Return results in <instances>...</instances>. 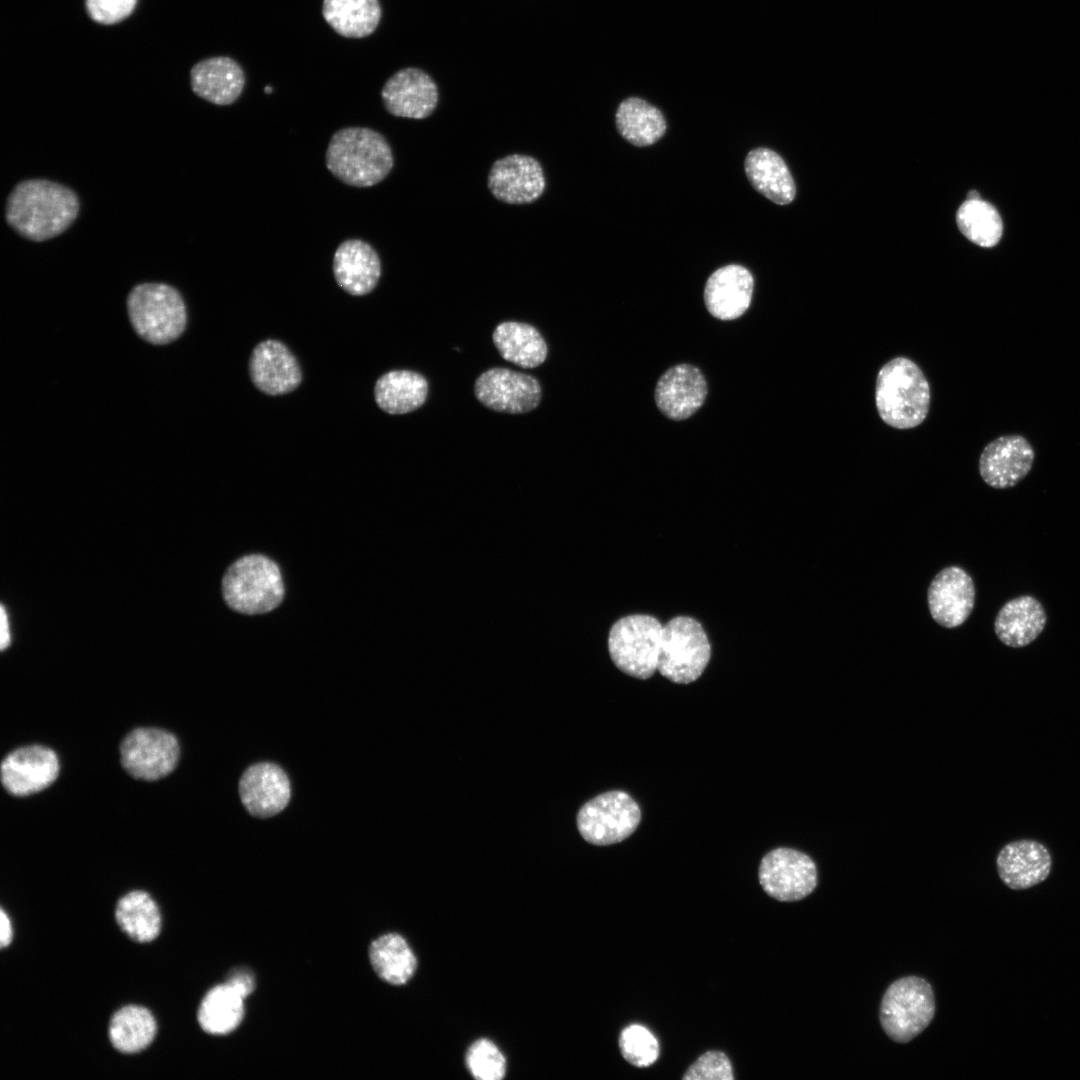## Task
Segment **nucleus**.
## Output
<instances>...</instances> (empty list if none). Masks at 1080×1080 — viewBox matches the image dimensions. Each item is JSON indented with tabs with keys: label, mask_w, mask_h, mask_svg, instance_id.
Listing matches in <instances>:
<instances>
[{
	"label": "nucleus",
	"mask_w": 1080,
	"mask_h": 1080,
	"mask_svg": "<svg viewBox=\"0 0 1080 1080\" xmlns=\"http://www.w3.org/2000/svg\"><path fill=\"white\" fill-rule=\"evenodd\" d=\"M79 209V198L71 188L47 179H27L8 195L5 219L22 237L41 242L65 232Z\"/></svg>",
	"instance_id": "nucleus-1"
},
{
	"label": "nucleus",
	"mask_w": 1080,
	"mask_h": 1080,
	"mask_svg": "<svg viewBox=\"0 0 1080 1080\" xmlns=\"http://www.w3.org/2000/svg\"><path fill=\"white\" fill-rule=\"evenodd\" d=\"M325 163L344 184L363 188L383 181L394 166V157L381 133L367 127H346L332 135Z\"/></svg>",
	"instance_id": "nucleus-2"
},
{
	"label": "nucleus",
	"mask_w": 1080,
	"mask_h": 1080,
	"mask_svg": "<svg viewBox=\"0 0 1080 1080\" xmlns=\"http://www.w3.org/2000/svg\"><path fill=\"white\" fill-rule=\"evenodd\" d=\"M930 386L920 367L903 356L886 362L875 383V404L881 420L899 430L912 429L926 419Z\"/></svg>",
	"instance_id": "nucleus-3"
},
{
	"label": "nucleus",
	"mask_w": 1080,
	"mask_h": 1080,
	"mask_svg": "<svg viewBox=\"0 0 1080 1080\" xmlns=\"http://www.w3.org/2000/svg\"><path fill=\"white\" fill-rule=\"evenodd\" d=\"M127 311L137 335L154 345L175 341L186 328L184 299L176 288L165 283L134 286L127 297Z\"/></svg>",
	"instance_id": "nucleus-4"
},
{
	"label": "nucleus",
	"mask_w": 1080,
	"mask_h": 1080,
	"mask_svg": "<svg viewBox=\"0 0 1080 1080\" xmlns=\"http://www.w3.org/2000/svg\"><path fill=\"white\" fill-rule=\"evenodd\" d=\"M226 604L239 613L263 614L276 608L284 597V584L277 564L261 554L235 561L222 580Z\"/></svg>",
	"instance_id": "nucleus-5"
},
{
	"label": "nucleus",
	"mask_w": 1080,
	"mask_h": 1080,
	"mask_svg": "<svg viewBox=\"0 0 1080 1080\" xmlns=\"http://www.w3.org/2000/svg\"><path fill=\"white\" fill-rule=\"evenodd\" d=\"M935 1015V997L923 978L907 976L893 982L880 1004L879 1019L886 1035L907 1043L923 1032Z\"/></svg>",
	"instance_id": "nucleus-6"
},
{
	"label": "nucleus",
	"mask_w": 1080,
	"mask_h": 1080,
	"mask_svg": "<svg viewBox=\"0 0 1080 1080\" xmlns=\"http://www.w3.org/2000/svg\"><path fill=\"white\" fill-rule=\"evenodd\" d=\"M711 646L701 624L688 616H677L662 630L657 670L668 680L688 684L704 672Z\"/></svg>",
	"instance_id": "nucleus-7"
},
{
	"label": "nucleus",
	"mask_w": 1080,
	"mask_h": 1080,
	"mask_svg": "<svg viewBox=\"0 0 1080 1080\" xmlns=\"http://www.w3.org/2000/svg\"><path fill=\"white\" fill-rule=\"evenodd\" d=\"M662 624L653 616L628 615L610 629L608 648L612 661L622 672L647 679L657 670Z\"/></svg>",
	"instance_id": "nucleus-8"
},
{
	"label": "nucleus",
	"mask_w": 1080,
	"mask_h": 1080,
	"mask_svg": "<svg viewBox=\"0 0 1080 1080\" xmlns=\"http://www.w3.org/2000/svg\"><path fill=\"white\" fill-rule=\"evenodd\" d=\"M641 810L626 792L602 793L585 803L578 812L581 836L594 845H611L629 837L638 827Z\"/></svg>",
	"instance_id": "nucleus-9"
},
{
	"label": "nucleus",
	"mask_w": 1080,
	"mask_h": 1080,
	"mask_svg": "<svg viewBox=\"0 0 1080 1080\" xmlns=\"http://www.w3.org/2000/svg\"><path fill=\"white\" fill-rule=\"evenodd\" d=\"M817 879L813 859L793 848H775L760 862L759 882L778 901L793 902L807 897L816 888Z\"/></svg>",
	"instance_id": "nucleus-10"
},
{
	"label": "nucleus",
	"mask_w": 1080,
	"mask_h": 1080,
	"mask_svg": "<svg viewBox=\"0 0 1080 1080\" xmlns=\"http://www.w3.org/2000/svg\"><path fill=\"white\" fill-rule=\"evenodd\" d=\"M180 754L177 739L156 728H137L120 745L121 764L134 778L153 781L173 771Z\"/></svg>",
	"instance_id": "nucleus-11"
},
{
	"label": "nucleus",
	"mask_w": 1080,
	"mask_h": 1080,
	"mask_svg": "<svg viewBox=\"0 0 1080 1080\" xmlns=\"http://www.w3.org/2000/svg\"><path fill=\"white\" fill-rule=\"evenodd\" d=\"M477 400L496 412L523 414L541 402L542 389L536 378L507 368H491L475 381Z\"/></svg>",
	"instance_id": "nucleus-12"
},
{
	"label": "nucleus",
	"mask_w": 1080,
	"mask_h": 1080,
	"mask_svg": "<svg viewBox=\"0 0 1080 1080\" xmlns=\"http://www.w3.org/2000/svg\"><path fill=\"white\" fill-rule=\"evenodd\" d=\"M487 183L497 200L515 205L535 202L546 188L541 163L525 154H510L496 160L490 168Z\"/></svg>",
	"instance_id": "nucleus-13"
},
{
	"label": "nucleus",
	"mask_w": 1080,
	"mask_h": 1080,
	"mask_svg": "<svg viewBox=\"0 0 1080 1080\" xmlns=\"http://www.w3.org/2000/svg\"><path fill=\"white\" fill-rule=\"evenodd\" d=\"M1034 459L1035 451L1024 436L1003 435L989 442L982 450L978 462L979 473L992 488H1010L1027 476Z\"/></svg>",
	"instance_id": "nucleus-14"
},
{
	"label": "nucleus",
	"mask_w": 1080,
	"mask_h": 1080,
	"mask_svg": "<svg viewBox=\"0 0 1080 1080\" xmlns=\"http://www.w3.org/2000/svg\"><path fill=\"white\" fill-rule=\"evenodd\" d=\"M976 590L972 577L959 566L940 570L927 591L929 612L934 621L945 628L962 625L975 605Z\"/></svg>",
	"instance_id": "nucleus-15"
},
{
	"label": "nucleus",
	"mask_w": 1080,
	"mask_h": 1080,
	"mask_svg": "<svg viewBox=\"0 0 1080 1080\" xmlns=\"http://www.w3.org/2000/svg\"><path fill=\"white\" fill-rule=\"evenodd\" d=\"M59 773L57 755L51 749L33 745L8 754L1 764V781L15 796H28L51 785Z\"/></svg>",
	"instance_id": "nucleus-16"
},
{
	"label": "nucleus",
	"mask_w": 1080,
	"mask_h": 1080,
	"mask_svg": "<svg viewBox=\"0 0 1080 1080\" xmlns=\"http://www.w3.org/2000/svg\"><path fill=\"white\" fill-rule=\"evenodd\" d=\"M438 87L423 70L408 67L397 71L384 84L381 97L388 113L396 117L424 119L438 104Z\"/></svg>",
	"instance_id": "nucleus-17"
},
{
	"label": "nucleus",
	"mask_w": 1080,
	"mask_h": 1080,
	"mask_svg": "<svg viewBox=\"0 0 1080 1080\" xmlns=\"http://www.w3.org/2000/svg\"><path fill=\"white\" fill-rule=\"evenodd\" d=\"M254 386L264 394L277 396L294 391L301 384L300 365L282 342L267 339L258 343L249 359Z\"/></svg>",
	"instance_id": "nucleus-18"
},
{
	"label": "nucleus",
	"mask_w": 1080,
	"mask_h": 1080,
	"mask_svg": "<svg viewBox=\"0 0 1080 1080\" xmlns=\"http://www.w3.org/2000/svg\"><path fill=\"white\" fill-rule=\"evenodd\" d=\"M239 795L246 810L254 817L269 818L281 812L291 797L290 781L285 771L271 762L248 767L239 781Z\"/></svg>",
	"instance_id": "nucleus-19"
},
{
	"label": "nucleus",
	"mask_w": 1080,
	"mask_h": 1080,
	"mask_svg": "<svg viewBox=\"0 0 1080 1080\" xmlns=\"http://www.w3.org/2000/svg\"><path fill=\"white\" fill-rule=\"evenodd\" d=\"M707 383L701 371L690 364L668 369L658 380L655 402L667 418L680 421L692 416L704 403Z\"/></svg>",
	"instance_id": "nucleus-20"
},
{
	"label": "nucleus",
	"mask_w": 1080,
	"mask_h": 1080,
	"mask_svg": "<svg viewBox=\"0 0 1080 1080\" xmlns=\"http://www.w3.org/2000/svg\"><path fill=\"white\" fill-rule=\"evenodd\" d=\"M996 866L1002 882L1013 890H1024L1043 882L1050 874L1051 855L1042 843L1022 839L1006 844L998 853Z\"/></svg>",
	"instance_id": "nucleus-21"
},
{
	"label": "nucleus",
	"mask_w": 1080,
	"mask_h": 1080,
	"mask_svg": "<svg viewBox=\"0 0 1080 1080\" xmlns=\"http://www.w3.org/2000/svg\"><path fill=\"white\" fill-rule=\"evenodd\" d=\"M754 280L745 267L730 264L714 271L705 284L708 312L720 320H734L749 308Z\"/></svg>",
	"instance_id": "nucleus-22"
},
{
	"label": "nucleus",
	"mask_w": 1080,
	"mask_h": 1080,
	"mask_svg": "<svg viewBox=\"0 0 1080 1080\" xmlns=\"http://www.w3.org/2000/svg\"><path fill=\"white\" fill-rule=\"evenodd\" d=\"M333 275L337 284L353 296L374 290L381 276V260L375 249L360 239L343 241L333 257Z\"/></svg>",
	"instance_id": "nucleus-23"
},
{
	"label": "nucleus",
	"mask_w": 1080,
	"mask_h": 1080,
	"mask_svg": "<svg viewBox=\"0 0 1080 1080\" xmlns=\"http://www.w3.org/2000/svg\"><path fill=\"white\" fill-rule=\"evenodd\" d=\"M193 92L216 105H230L241 95L245 75L241 66L226 56L204 59L190 72Z\"/></svg>",
	"instance_id": "nucleus-24"
},
{
	"label": "nucleus",
	"mask_w": 1080,
	"mask_h": 1080,
	"mask_svg": "<svg viewBox=\"0 0 1080 1080\" xmlns=\"http://www.w3.org/2000/svg\"><path fill=\"white\" fill-rule=\"evenodd\" d=\"M1047 615L1043 605L1031 595L1006 602L998 611L994 631L1006 646L1021 648L1032 643L1044 630Z\"/></svg>",
	"instance_id": "nucleus-25"
},
{
	"label": "nucleus",
	"mask_w": 1080,
	"mask_h": 1080,
	"mask_svg": "<svg viewBox=\"0 0 1080 1080\" xmlns=\"http://www.w3.org/2000/svg\"><path fill=\"white\" fill-rule=\"evenodd\" d=\"M745 172L751 185L766 198L779 205L792 202L796 187L784 160L773 150L757 148L745 160Z\"/></svg>",
	"instance_id": "nucleus-26"
},
{
	"label": "nucleus",
	"mask_w": 1080,
	"mask_h": 1080,
	"mask_svg": "<svg viewBox=\"0 0 1080 1080\" xmlns=\"http://www.w3.org/2000/svg\"><path fill=\"white\" fill-rule=\"evenodd\" d=\"M425 377L411 370H392L378 378L374 397L381 410L388 414H406L420 408L427 398Z\"/></svg>",
	"instance_id": "nucleus-27"
},
{
	"label": "nucleus",
	"mask_w": 1080,
	"mask_h": 1080,
	"mask_svg": "<svg viewBox=\"0 0 1080 1080\" xmlns=\"http://www.w3.org/2000/svg\"><path fill=\"white\" fill-rule=\"evenodd\" d=\"M492 338L502 358L522 368H536L547 357L548 348L544 338L530 324L502 322L495 328Z\"/></svg>",
	"instance_id": "nucleus-28"
},
{
	"label": "nucleus",
	"mask_w": 1080,
	"mask_h": 1080,
	"mask_svg": "<svg viewBox=\"0 0 1080 1080\" xmlns=\"http://www.w3.org/2000/svg\"><path fill=\"white\" fill-rule=\"evenodd\" d=\"M615 123L620 135L638 147L654 144L666 131L661 111L638 97H629L619 104Z\"/></svg>",
	"instance_id": "nucleus-29"
},
{
	"label": "nucleus",
	"mask_w": 1080,
	"mask_h": 1080,
	"mask_svg": "<svg viewBox=\"0 0 1080 1080\" xmlns=\"http://www.w3.org/2000/svg\"><path fill=\"white\" fill-rule=\"evenodd\" d=\"M322 14L339 35L363 38L377 28L381 6L378 0H323Z\"/></svg>",
	"instance_id": "nucleus-30"
},
{
	"label": "nucleus",
	"mask_w": 1080,
	"mask_h": 1080,
	"mask_svg": "<svg viewBox=\"0 0 1080 1080\" xmlns=\"http://www.w3.org/2000/svg\"><path fill=\"white\" fill-rule=\"evenodd\" d=\"M369 958L377 975L393 985L408 982L417 967L416 957L406 940L394 933L373 941L369 948Z\"/></svg>",
	"instance_id": "nucleus-31"
},
{
	"label": "nucleus",
	"mask_w": 1080,
	"mask_h": 1080,
	"mask_svg": "<svg viewBox=\"0 0 1080 1080\" xmlns=\"http://www.w3.org/2000/svg\"><path fill=\"white\" fill-rule=\"evenodd\" d=\"M115 917L120 928L137 942H150L160 933L159 908L144 891H132L123 896L116 906Z\"/></svg>",
	"instance_id": "nucleus-32"
},
{
	"label": "nucleus",
	"mask_w": 1080,
	"mask_h": 1080,
	"mask_svg": "<svg viewBox=\"0 0 1080 1080\" xmlns=\"http://www.w3.org/2000/svg\"><path fill=\"white\" fill-rule=\"evenodd\" d=\"M156 1031V1021L146 1008L126 1006L112 1017L109 1038L114 1048L121 1053L134 1054L151 1044Z\"/></svg>",
	"instance_id": "nucleus-33"
},
{
	"label": "nucleus",
	"mask_w": 1080,
	"mask_h": 1080,
	"mask_svg": "<svg viewBox=\"0 0 1080 1080\" xmlns=\"http://www.w3.org/2000/svg\"><path fill=\"white\" fill-rule=\"evenodd\" d=\"M243 999L228 983L211 989L198 1011L201 1028L213 1035H224L235 1030L244 1015Z\"/></svg>",
	"instance_id": "nucleus-34"
},
{
	"label": "nucleus",
	"mask_w": 1080,
	"mask_h": 1080,
	"mask_svg": "<svg viewBox=\"0 0 1080 1080\" xmlns=\"http://www.w3.org/2000/svg\"><path fill=\"white\" fill-rule=\"evenodd\" d=\"M956 222L960 232L980 247L996 246L1003 234L1000 213L994 205L981 198L964 201L956 213Z\"/></svg>",
	"instance_id": "nucleus-35"
},
{
	"label": "nucleus",
	"mask_w": 1080,
	"mask_h": 1080,
	"mask_svg": "<svg viewBox=\"0 0 1080 1080\" xmlns=\"http://www.w3.org/2000/svg\"><path fill=\"white\" fill-rule=\"evenodd\" d=\"M623 1058L636 1067H647L659 1056L656 1037L644 1026L632 1024L623 1029L619 1037Z\"/></svg>",
	"instance_id": "nucleus-36"
},
{
	"label": "nucleus",
	"mask_w": 1080,
	"mask_h": 1080,
	"mask_svg": "<svg viewBox=\"0 0 1080 1080\" xmlns=\"http://www.w3.org/2000/svg\"><path fill=\"white\" fill-rule=\"evenodd\" d=\"M466 1066L478 1080H500L505 1076L506 1060L497 1046L489 1040L474 1042L466 1053Z\"/></svg>",
	"instance_id": "nucleus-37"
},
{
	"label": "nucleus",
	"mask_w": 1080,
	"mask_h": 1080,
	"mask_svg": "<svg viewBox=\"0 0 1080 1080\" xmlns=\"http://www.w3.org/2000/svg\"><path fill=\"white\" fill-rule=\"evenodd\" d=\"M732 1065L721 1051H708L701 1055L685 1072L684 1080H732Z\"/></svg>",
	"instance_id": "nucleus-38"
},
{
	"label": "nucleus",
	"mask_w": 1080,
	"mask_h": 1080,
	"mask_svg": "<svg viewBox=\"0 0 1080 1080\" xmlns=\"http://www.w3.org/2000/svg\"><path fill=\"white\" fill-rule=\"evenodd\" d=\"M137 0H85L86 10L92 20L110 25L127 18L135 9Z\"/></svg>",
	"instance_id": "nucleus-39"
},
{
	"label": "nucleus",
	"mask_w": 1080,
	"mask_h": 1080,
	"mask_svg": "<svg viewBox=\"0 0 1080 1080\" xmlns=\"http://www.w3.org/2000/svg\"><path fill=\"white\" fill-rule=\"evenodd\" d=\"M243 998L248 996L254 989V979L248 971L239 970L234 972L228 982Z\"/></svg>",
	"instance_id": "nucleus-40"
},
{
	"label": "nucleus",
	"mask_w": 1080,
	"mask_h": 1080,
	"mask_svg": "<svg viewBox=\"0 0 1080 1080\" xmlns=\"http://www.w3.org/2000/svg\"><path fill=\"white\" fill-rule=\"evenodd\" d=\"M0 927V945L3 948L11 942L12 938L10 920L3 910L0 912Z\"/></svg>",
	"instance_id": "nucleus-41"
},
{
	"label": "nucleus",
	"mask_w": 1080,
	"mask_h": 1080,
	"mask_svg": "<svg viewBox=\"0 0 1080 1080\" xmlns=\"http://www.w3.org/2000/svg\"><path fill=\"white\" fill-rule=\"evenodd\" d=\"M10 644V633L8 625V617L5 612L4 606L1 605L0 616V647L4 650Z\"/></svg>",
	"instance_id": "nucleus-42"
},
{
	"label": "nucleus",
	"mask_w": 1080,
	"mask_h": 1080,
	"mask_svg": "<svg viewBox=\"0 0 1080 1080\" xmlns=\"http://www.w3.org/2000/svg\"><path fill=\"white\" fill-rule=\"evenodd\" d=\"M980 194L976 190H971L967 194V199H979Z\"/></svg>",
	"instance_id": "nucleus-43"
},
{
	"label": "nucleus",
	"mask_w": 1080,
	"mask_h": 1080,
	"mask_svg": "<svg viewBox=\"0 0 1080 1080\" xmlns=\"http://www.w3.org/2000/svg\"><path fill=\"white\" fill-rule=\"evenodd\" d=\"M265 92H267V93H270V92H272V89H271V87H269V86L265 87Z\"/></svg>",
	"instance_id": "nucleus-44"
}]
</instances>
